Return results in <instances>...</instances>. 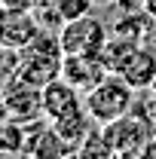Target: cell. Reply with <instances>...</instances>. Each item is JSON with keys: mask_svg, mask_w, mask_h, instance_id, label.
I'll list each match as a JSON object with an SVG mask.
<instances>
[{"mask_svg": "<svg viewBox=\"0 0 156 159\" xmlns=\"http://www.w3.org/2000/svg\"><path fill=\"white\" fill-rule=\"evenodd\" d=\"M61 43L58 34H46L40 28V34L25 49H19V61H16V80H25V83H34V86H46L49 80H55L61 74Z\"/></svg>", "mask_w": 156, "mask_h": 159, "instance_id": "6da1fadb", "label": "cell"}, {"mask_svg": "<svg viewBox=\"0 0 156 159\" xmlns=\"http://www.w3.org/2000/svg\"><path fill=\"white\" fill-rule=\"evenodd\" d=\"M83 107L89 110V116L95 119L98 125H107L113 119L132 113V107H135V89L119 74H107L98 86H92L83 95Z\"/></svg>", "mask_w": 156, "mask_h": 159, "instance_id": "7a4b0ae2", "label": "cell"}, {"mask_svg": "<svg viewBox=\"0 0 156 159\" xmlns=\"http://www.w3.org/2000/svg\"><path fill=\"white\" fill-rule=\"evenodd\" d=\"M58 43L64 55H101V49L107 43V28L101 19H95L89 12V16H80V19L61 21Z\"/></svg>", "mask_w": 156, "mask_h": 159, "instance_id": "3957f363", "label": "cell"}, {"mask_svg": "<svg viewBox=\"0 0 156 159\" xmlns=\"http://www.w3.org/2000/svg\"><path fill=\"white\" fill-rule=\"evenodd\" d=\"M104 132H107V141H110V147H113L117 156H144L150 138L156 135L150 129V122L141 116L138 110L113 119V122H107Z\"/></svg>", "mask_w": 156, "mask_h": 159, "instance_id": "277c9868", "label": "cell"}, {"mask_svg": "<svg viewBox=\"0 0 156 159\" xmlns=\"http://www.w3.org/2000/svg\"><path fill=\"white\" fill-rule=\"evenodd\" d=\"M40 28H43V25H40L34 9L0 3V46H3V49H12V52L25 49V46L40 34Z\"/></svg>", "mask_w": 156, "mask_h": 159, "instance_id": "5b68a950", "label": "cell"}, {"mask_svg": "<svg viewBox=\"0 0 156 159\" xmlns=\"http://www.w3.org/2000/svg\"><path fill=\"white\" fill-rule=\"evenodd\" d=\"M3 104L9 110V116L19 119V122H37L43 116V89L34 83H25V80H9L3 83Z\"/></svg>", "mask_w": 156, "mask_h": 159, "instance_id": "8992f818", "label": "cell"}, {"mask_svg": "<svg viewBox=\"0 0 156 159\" xmlns=\"http://www.w3.org/2000/svg\"><path fill=\"white\" fill-rule=\"evenodd\" d=\"M107 74H110V70L104 67L101 55H64L58 77L67 80L74 89H80V92L86 95V92H89L92 86H98Z\"/></svg>", "mask_w": 156, "mask_h": 159, "instance_id": "52a82bcc", "label": "cell"}, {"mask_svg": "<svg viewBox=\"0 0 156 159\" xmlns=\"http://www.w3.org/2000/svg\"><path fill=\"white\" fill-rule=\"evenodd\" d=\"M80 107H83V92L74 89L67 80L55 77V80H49L43 86V116L49 119V122L67 116V113H74Z\"/></svg>", "mask_w": 156, "mask_h": 159, "instance_id": "ba28073f", "label": "cell"}, {"mask_svg": "<svg viewBox=\"0 0 156 159\" xmlns=\"http://www.w3.org/2000/svg\"><path fill=\"white\" fill-rule=\"evenodd\" d=\"M117 74L126 80L132 89H150V83L156 80V52L144 49V46H138L135 52L119 64Z\"/></svg>", "mask_w": 156, "mask_h": 159, "instance_id": "9c48e42d", "label": "cell"}, {"mask_svg": "<svg viewBox=\"0 0 156 159\" xmlns=\"http://www.w3.org/2000/svg\"><path fill=\"white\" fill-rule=\"evenodd\" d=\"M98 122L92 116H89V110L86 107H80V110H74V113H67V116H61V119H52V129L58 132V138L71 147V153L77 156V150H80V144L86 141V135L95 129Z\"/></svg>", "mask_w": 156, "mask_h": 159, "instance_id": "30bf717a", "label": "cell"}, {"mask_svg": "<svg viewBox=\"0 0 156 159\" xmlns=\"http://www.w3.org/2000/svg\"><path fill=\"white\" fill-rule=\"evenodd\" d=\"M28 150V122L19 119H3L0 122V156H25Z\"/></svg>", "mask_w": 156, "mask_h": 159, "instance_id": "8fae6325", "label": "cell"}, {"mask_svg": "<svg viewBox=\"0 0 156 159\" xmlns=\"http://www.w3.org/2000/svg\"><path fill=\"white\" fill-rule=\"evenodd\" d=\"M138 40H129V37H119V34H113V37H107V43H104V49H101V61H104V67L110 70V74H117L119 64L129 58L132 52H135Z\"/></svg>", "mask_w": 156, "mask_h": 159, "instance_id": "7c38bea8", "label": "cell"}, {"mask_svg": "<svg viewBox=\"0 0 156 159\" xmlns=\"http://www.w3.org/2000/svg\"><path fill=\"white\" fill-rule=\"evenodd\" d=\"M77 156H83V159H110V156H117L113 147H110V141H107L104 125H95L86 135V141L80 144V150H77Z\"/></svg>", "mask_w": 156, "mask_h": 159, "instance_id": "4fadbf2b", "label": "cell"}, {"mask_svg": "<svg viewBox=\"0 0 156 159\" xmlns=\"http://www.w3.org/2000/svg\"><path fill=\"white\" fill-rule=\"evenodd\" d=\"M92 9H95V0H55V12L61 16V21L89 16Z\"/></svg>", "mask_w": 156, "mask_h": 159, "instance_id": "5bb4252c", "label": "cell"}, {"mask_svg": "<svg viewBox=\"0 0 156 159\" xmlns=\"http://www.w3.org/2000/svg\"><path fill=\"white\" fill-rule=\"evenodd\" d=\"M138 113H141V116L147 119V122H150V129L156 132V95H153V98H147V101H144V104L138 107Z\"/></svg>", "mask_w": 156, "mask_h": 159, "instance_id": "9a60e30c", "label": "cell"}, {"mask_svg": "<svg viewBox=\"0 0 156 159\" xmlns=\"http://www.w3.org/2000/svg\"><path fill=\"white\" fill-rule=\"evenodd\" d=\"M0 3H6V6H25V9H34V12L49 6V0H0Z\"/></svg>", "mask_w": 156, "mask_h": 159, "instance_id": "2e32d148", "label": "cell"}, {"mask_svg": "<svg viewBox=\"0 0 156 159\" xmlns=\"http://www.w3.org/2000/svg\"><path fill=\"white\" fill-rule=\"evenodd\" d=\"M141 6L150 12V19H156V0H141Z\"/></svg>", "mask_w": 156, "mask_h": 159, "instance_id": "e0dca14e", "label": "cell"}, {"mask_svg": "<svg viewBox=\"0 0 156 159\" xmlns=\"http://www.w3.org/2000/svg\"><path fill=\"white\" fill-rule=\"evenodd\" d=\"M3 119H9V110H6V104H3V89H0V122Z\"/></svg>", "mask_w": 156, "mask_h": 159, "instance_id": "ac0fdd59", "label": "cell"}, {"mask_svg": "<svg viewBox=\"0 0 156 159\" xmlns=\"http://www.w3.org/2000/svg\"><path fill=\"white\" fill-rule=\"evenodd\" d=\"M150 95H156V80H153V83H150Z\"/></svg>", "mask_w": 156, "mask_h": 159, "instance_id": "d6986e66", "label": "cell"}]
</instances>
